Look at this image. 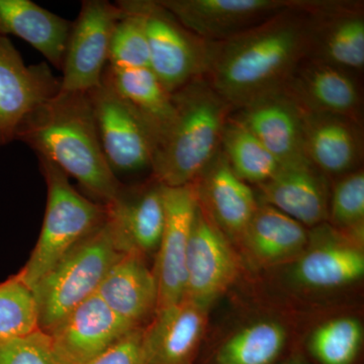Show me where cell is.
<instances>
[{"instance_id":"d6986e66","label":"cell","mask_w":364,"mask_h":364,"mask_svg":"<svg viewBox=\"0 0 364 364\" xmlns=\"http://www.w3.org/2000/svg\"><path fill=\"white\" fill-rule=\"evenodd\" d=\"M304 147L314 166L327 176L354 171L363 157L360 123L303 109Z\"/></svg>"},{"instance_id":"ba28073f","label":"cell","mask_w":364,"mask_h":364,"mask_svg":"<svg viewBox=\"0 0 364 364\" xmlns=\"http://www.w3.org/2000/svg\"><path fill=\"white\" fill-rule=\"evenodd\" d=\"M124 11L105 0H85L72 23L60 91L90 92L100 85L109 63L112 32Z\"/></svg>"},{"instance_id":"6da1fadb","label":"cell","mask_w":364,"mask_h":364,"mask_svg":"<svg viewBox=\"0 0 364 364\" xmlns=\"http://www.w3.org/2000/svg\"><path fill=\"white\" fill-rule=\"evenodd\" d=\"M318 4L298 1L245 32L207 42L203 79L233 109L282 90L310 57Z\"/></svg>"},{"instance_id":"f1b7e54d","label":"cell","mask_w":364,"mask_h":364,"mask_svg":"<svg viewBox=\"0 0 364 364\" xmlns=\"http://www.w3.org/2000/svg\"><path fill=\"white\" fill-rule=\"evenodd\" d=\"M40 329L32 289L14 274L0 284V344Z\"/></svg>"},{"instance_id":"5bb4252c","label":"cell","mask_w":364,"mask_h":364,"mask_svg":"<svg viewBox=\"0 0 364 364\" xmlns=\"http://www.w3.org/2000/svg\"><path fill=\"white\" fill-rule=\"evenodd\" d=\"M236 117L282 165L309 160L304 147L303 109L279 90L237 109Z\"/></svg>"},{"instance_id":"2e32d148","label":"cell","mask_w":364,"mask_h":364,"mask_svg":"<svg viewBox=\"0 0 364 364\" xmlns=\"http://www.w3.org/2000/svg\"><path fill=\"white\" fill-rule=\"evenodd\" d=\"M261 200L303 226H316L328 217L325 174L309 160L282 165L277 173L258 184Z\"/></svg>"},{"instance_id":"8992f818","label":"cell","mask_w":364,"mask_h":364,"mask_svg":"<svg viewBox=\"0 0 364 364\" xmlns=\"http://www.w3.org/2000/svg\"><path fill=\"white\" fill-rule=\"evenodd\" d=\"M88 93L100 146L114 173L152 167L154 139L138 112L102 74L100 85Z\"/></svg>"},{"instance_id":"1f68e13d","label":"cell","mask_w":364,"mask_h":364,"mask_svg":"<svg viewBox=\"0 0 364 364\" xmlns=\"http://www.w3.org/2000/svg\"><path fill=\"white\" fill-rule=\"evenodd\" d=\"M328 215L334 226L341 229L363 230L364 219V174L354 170L344 176L332 191Z\"/></svg>"},{"instance_id":"7a4b0ae2","label":"cell","mask_w":364,"mask_h":364,"mask_svg":"<svg viewBox=\"0 0 364 364\" xmlns=\"http://www.w3.org/2000/svg\"><path fill=\"white\" fill-rule=\"evenodd\" d=\"M16 140L76 179L102 205L114 202L124 186L102 152L87 92L59 91L23 119Z\"/></svg>"},{"instance_id":"3957f363","label":"cell","mask_w":364,"mask_h":364,"mask_svg":"<svg viewBox=\"0 0 364 364\" xmlns=\"http://www.w3.org/2000/svg\"><path fill=\"white\" fill-rule=\"evenodd\" d=\"M174 116L153 155V178L169 188L193 183L221 148L232 107L203 77L172 93Z\"/></svg>"},{"instance_id":"30bf717a","label":"cell","mask_w":364,"mask_h":364,"mask_svg":"<svg viewBox=\"0 0 364 364\" xmlns=\"http://www.w3.org/2000/svg\"><path fill=\"white\" fill-rule=\"evenodd\" d=\"M162 196L164 229L153 272L158 289L157 311L176 306L186 296V255L198 205L195 182L176 188L162 186Z\"/></svg>"},{"instance_id":"4316f807","label":"cell","mask_w":364,"mask_h":364,"mask_svg":"<svg viewBox=\"0 0 364 364\" xmlns=\"http://www.w3.org/2000/svg\"><path fill=\"white\" fill-rule=\"evenodd\" d=\"M221 150L235 174L246 183H263L280 166L272 153L233 116H230L223 130Z\"/></svg>"},{"instance_id":"484cf974","label":"cell","mask_w":364,"mask_h":364,"mask_svg":"<svg viewBox=\"0 0 364 364\" xmlns=\"http://www.w3.org/2000/svg\"><path fill=\"white\" fill-rule=\"evenodd\" d=\"M105 75L119 95L142 117L154 139V151L174 116L172 93L150 68L107 65Z\"/></svg>"},{"instance_id":"7402d4cb","label":"cell","mask_w":364,"mask_h":364,"mask_svg":"<svg viewBox=\"0 0 364 364\" xmlns=\"http://www.w3.org/2000/svg\"><path fill=\"white\" fill-rule=\"evenodd\" d=\"M97 294L119 317L140 328L156 313V279L142 256L124 253L109 268Z\"/></svg>"},{"instance_id":"52a82bcc","label":"cell","mask_w":364,"mask_h":364,"mask_svg":"<svg viewBox=\"0 0 364 364\" xmlns=\"http://www.w3.org/2000/svg\"><path fill=\"white\" fill-rule=\"evenodd\" d=\"M144 16L150 69L170 93L203 77L207 42L196 37L158 1L129 0Z\"/></svg>"},{"instance_id":"5b68a950","label":"cell","mask_w":364,"mask_h":364,"mask_svg":"<svg viewBox=\"0 0 364 364\" xmlns=\"http://www.w3.org/2000/svg\"><path fill=\"white\" fill-rule=\"evenodd\" d=\"M38 158L47 184V207L30 259L16 273L31 289L107 218L105 205L86 198L73 188L59 167Z\"/></svg>"},{"instance_id":"e0dca14e","label":"cell","mask_w":364,"mask_h":364,"mask_svg":"<svg viewBox=\"0 0 364 364\" xmlns=\"http://www.w3.org/2000/svg\"><path fill=\"white\" fill-rule=\"evenodd\" d=\"M195 184L198 202L215 225L240 240L259 203L253 189L235 174L221 148Z\"/></svg>"},{"instance_id":"e575fe53","label":"cell","mask_w":364,"mask_h":364,"mask_svg":"<svg viewBox=\"0 0 364 364\" xmlns=\"http://www.w3.org/2000/svg\"><path fill=\"white\" fill-rule=\"evenodd\" d=\"M282 364H306L304 361L299 360V359H293V360L287 361L286 363Z\"/></svg>"},{"instance_id":"f546056e","label":"cell","mask_w":364,"mask_h":364,"mask_svg":"<svg viewBox=\"0 0 364 364\" xmlns=\"http://www.w3.org/2000/svg\"><path fill=\"white\" fill-rule=\"evenodd\" d=\"M124 14L112 32L109 65L124 68H150V52L142 14L130 1H117Z\"/></svg>"},{"instance_id":"7c38bea8","label":"cell","mask_w":364,"mask_h":364,"mask_svg":"<svg viewBox=\"0 0 364 364\" xmlns=\"http://www.w3.org/2000/svg\"><path fill=\"white\" fill-rule=\"evenodd\" d=\"M138 329L93 294L47 333L61 364H85Z\"/></svg>"},{"instance_id":"4fadbf2b","label":"cell","mask_w":364,"mask_h":364,"mask_svg":"<svg viewBox=\"0 0 364 364\" xmlns=\"http://www.w3.org/2000/svg\"><path fill=\"white\" fill-rule=\"evenodd\" d=\"M59 91L60 79L46 62L26 66L11 40L0 36V147L16 140L23 119Z\"/></svg>"},{"instance_id":"8fae6325","label":"cell","mask_w":364,"mask_h":364,"mask_svg":"<svg viewBox=\"0 0 364 364\" xmlns=\"http://www.w3.org/2000/svg\"><path fill=\"white\" fill-rule=\"evenodd\" d=\"M184 28L205 42H220L291 9L289 0H159Z\"/></svg>"},{"instance_id":"44dd1931","label":"cell","mask_w":364,"mask_h":364,"mask_svg":"<svg viewBox=\"0 0 364 364\" xmlns=\"http://www.w3.org/2000/svg\"><path fill=\"white\" fill-rule=\"evenodd\" d=\"M205 313L186 299L157 311L154 322L143 330L144 364H191L202 339Z\"/></svg>"},{"instance_id":"ffe728a7","label":"cell","mask_w":364,"mask_h":364,"mask_svg":"<svg viewBox=\"0 0 364 364\" xmlns=\"http://www.w3.org/2000/svg\"><path fill=\"white\" fill-rule=\"evenodd\" d=\"M310 59L340 69L364 66V18L354 4L318 2Z\"/></svg>"},{"instance_id":"836d02e7","label":"cell","mask_w":364,"mask_h":364,"mask_svg":"<svg viewBox=\"0 0 364 364\" xmlns=\"http://www.w3.org/2000/svg\"><path fill=\"white\" fill-rule=\"evenodd\" d=\"M85 364H144L143 330H133L111 348Z\"/></svg>"},{"instance_id":"cb8c5ba5","label":"cell","mask_w":364,"mask_h":364,"mask_svg":"<svg viewBox=\"0 0 364 364\" xmlns=\"http://www.w3.org/2000/svg\"><path fill=\"white\" fill-rule=\"evenodd\" d=\"M72 23L30 0H0V36L21 38L60 70Z\"/></svg>"},{"instance_id":"603a6c76","label":"cell","mask_w":364,"mask_h":364,"mask_svg":"<svg viewBox=\"0 0 364 364\" xmlns=\"http://www.w3.org/2000/svg\"><path fill=\"white\" fill-rule=\"evenodd\" d=\"M316 236L317 244L299 258L294 268L296 282L314 289H335L363 277L360 249L328 228L318 229Z\"/></svg>"},{"instance_id":"277c9868","label":"cell","mask_w":364,"mask_h":364,"mask_svg":"<svg viewBox=\"0 0 364 364\" xmlns=\"http://www.w3.org/2000/svg\"><path fill=\"white\" fill-rule=\"evenodd\" d=\"M122 254L107 217L32 287L40 329L49 333L76 306L97 294Z\"/></svg>"},{"instance_id":"ac0fdd59","label":"cell","mask_w":364,"mask_h":364,"mask_svg":"<svg viewBox=\"0 0 364 364\" xmlns=\"http://www.w3.org/2000/svg\"><path fill=\"white\" fill-rule=\"evenodd\" d=\"M306 111L346 117L359 123V91L338 67L314 59L299 64L282 87Z\"/></svg>"},{"instance_id":"9c48e42d","label":"cell","mask_w":364,"mask_h":364,"mask_svg":"<svg viewBox=\"0 0 364 364\" xmlns=\"http://www.w3.org/2000/svg\"><path fill=\"white\" fill-rule=\"evenodd\" d=\"M186 272L184 299L205 311L238 277L236 254L200 202L189 238Z\"/></svg>"},{"instance_id":"83f0119b","label":"cell","mask_w":364,"mask_h":364,"mask_svg":"<svg viewBox=\"0 0 364 364\" xmlns=\"http://www.w3.org/2000/svg\"><path fill=\"white\" fill-rule=\"evenodd\" d=\"M287 341L282 325L261 321L243 328L220 347L215 364H272Z\"/></svg>"},{"instance_id":"9a60e30c","label":"cell","mask_w":364,"mask_h":364,"mask_svg":"<svg viewBox=\"0 0 364 364\" xmlns=\"http://www.w3.org/2000/svg\"><path fill=\"white\" fill-rule=\"evenodd\" d=\"M107 208V217L121 252L143 256L158 250L164 229L162 186L122 188Z\"/></svg>"},{"instance_id":"d4e9b609","label":"cell","mask_w":364,"mask_h":364,"mask_svg":"<svg viewBox=\"0 0 364 364\" xmlns=\"http://www.w3.org/2000/svg\"><path fill=\"white\" fill-rule=\"evenodd\" d=\"M240 240L255 259L274 264L303 253L309 238L303 225L277 208L259 203Z\"/></svg>"},{"instance_id":"4dcf8cb0","label":"cell","mask_w":364,"mask_h":364,"mask_svg":"<svg viewBox=\"0 0 364 364\" xmlns=\"http://www.w3.org/2000/svg\"><path fill=\"white\" fill-rule=\"evenodd\" d=\"M363 339L358 320L340 318L325 323L313 333L310 350L322 364H351Z\"/></svg>"},{"instance_id":"d6a6232c","label":"cell","mask_w":364,"mask_h":364,"mask_svg":"<svg viewBox=\"0 0 364 364\" xmlns=\"http://www.w3.org/2000/svg\"><path fill=\"white\" fill-rule=\"evenodd\" d=\"M0 364H61L42 330L0 344Z\"/></svg>"}]
</instances>
